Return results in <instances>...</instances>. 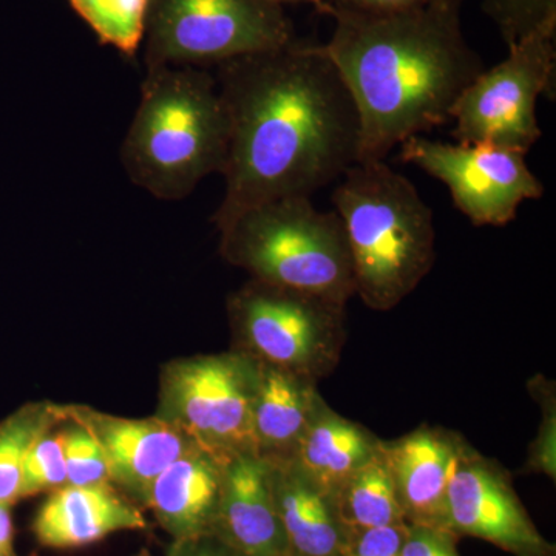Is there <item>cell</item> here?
<instances>
[{
  "label": "cell",
  "mask_w": 556,
  "mask_h": 556,
  "mask_svg": "<svg viewBox=\"0 0 556 556\" xmlns=\"http://www.w3.org/2000/svg\"><path fill=\"white\" fill-rule=\"evenodd\" d=\"M215 79L228 118L218 229L265 201L313 197L358 163L356 104L321 43L237 58Z\"/></svg>",
  "instance_id": "1"
},
{
  "label": "cell",
  "mask_w": 556,
  "mask_h": 556,
  "mask_svg": "<svg viewBox=\"0 0 556 556\" xmlns=\"http://www.w3.org/2000/svg\"><path fill=\"white\" fill-rule=\"evenodd\" d=\"M466 0L388 16H338L324 43L361 119L358 161H382L408 138L444 126L484 72L463 30Z\"/></svg>",
  "instance_id": "2"
},
{
  "label": "cell",
  "mask_w": 556,
  "mask_h": 556,
  "mask_svg": "<svg viewBox=\"0 0 556 556\" xmlns=\"http://www.w3.org/2000/svg\"><path fill=\"white\" fill-rule=\"evenodd\" d=\"M353 263L354 295L369 309L396 308L437 262L433 212L387 161H358L332 192Z\"/></svg>",
  "instance_id": "3"
},
{
  "label": "cell",
  "mask_w": 556,
  "mask_h": 556,
  "mask_svg": "<svg viewBox=\"0 0 556 556\" xmlns=\"http://www.w3.org/2000/svg\"><path fill=\"white\" fill-rule=\"evenodd\" d=\"M228 118L217 79L204 68L148 70L137 113L121 148L135 185L163 201L186 199L222 174Z\"/></svg>",
  "instance_id": "4"
},
{
  "label": "cell",
  "mask_w": 556,
  "mask_h": 556,
  "mask_svg": "<svg viewBox=\"0 0 556 556\" xmlns=\"http://www.w3.org/2000/svg\"><path fill=\"white\" fill-rule=\"evenodd\" d=\"M222 251L254 280L345 305L353 263L342 222L311 197H283L240 212L219 228Z\"/></svg>",
  "instance_id": "5"
},
{
  "label": "cell",
  "mask_w": 556,
  "mask_h": 556,
  "mask_svg": "<svg viewBox=\"0 0 556 556\" xmlns=\"http://www.w3.org/2000/svg\"><path fill=\"white\" fill-rule=\"evenodd\" d=\"M294 39L276 0H150L142 46L146 70H206Z\"/></svg>",
  "instance_id": "6"
},
{
  "label": "cell",
  "mask_w": 556,
  "mask_h": 556,
  "mask_svg": "<svg viewBox=\"0 0 556 556\" xmlns=\"http://www.w3.org/2000/svg\"><path fill=\"white\" fill-rule=\"evenodd\" d=\"M240 353L303 378H327L346 340L345 305L252 280L229 303Z\"/></svg>",
  "instance_id": "7"
},
{
  "label": "cell",
  "mask_w": 556,
  "mask_h": 556,
  "mask_svg": "<svg viewBox=\"0 0 556 556\" xmlns=\"http://www.w3.org/2000/svg\"><path fill=\"white\" fill-rule=\"evenodd\" d=\"M556 36L536 35L508 47L506 60L484 70L453 108L457 144L529 150L540 141L536 105L555 98Z\"/></svg>",
  "instance_id": "8"
},
{
  "label": "cell",
  "mask_w": 556,
  "mask_h": 556,
  "mask_svg": "<svg viewBox=\"0 0 556 556\" xmlns=\"http://www.w3.org/2000/svg\"><path fill=\"white\" fill-rule=\"evenodd\" d=\"M255 383L257 362L243 353L178 362L167 369L164 382L167 420L222 459L257 456Z\"/></svg>",
  "instance_id": "9"
},
{
  "label": "cell",
  "mask_w": 556,
  "mask_h": 556,
  "mask_svg": "<svg viewBox=\"0 0 556 556\" xmlns=\"http://www.w3.org/2000/svg\"><path fill=\"white\" fill-rule=\"evenodd\" d=\"M527 153L492 144H450L419 135L402 142L399 159L447 186L453 204L471 225L503 228L525 201L540 200L543 182Z\"/></svg>",
  "instance_id": "10"
},
{
  "label": "cell",
  "mask_w": 556,
  "mask_h": 556,
  "mask_svg": "<svg viewBox=\"0 0 556 556\" xmlns=\"http://www.w3.org/2000/svg\"><path fill=\"white\" fill-rule=\"evenodd\" d=\"M447 529L486 541L514 556H556L519 500L510 478L477 450L460 464L447 495Z\"/></svg>",
  "instance_id": "11"
},
{
  "label": "cell",
  "mask_w": 556,
  "mask_h": 556,
  "mask_svg": "<svg viewBox=\"0 0 556 556\" xmlns=\"http://www.w3.org/2000/svg\"><path fill=\"white\" fill-rule=\"evenodd\" d=\"M405 521L447 529V495L457 468L475 448L455 431L427 424L380 444Z\"/></svg>",
  "instance_id": "12"
},
{
  "label": "cell",
  "mask_w": 556,
  "mask_h": 556,
  "mask_svg": "<svg viewBox=\"0 0 556 556\" xmlns=\"http://www.w3.org/2000/svg\"><path fill=\"white\" fill-rule=\"evenodd\" d=\"M73 420L93 434L104 455L110 481L146 501L150 485L195 445L167 419H124L94 412H72Z\"/></svg>",
  "instance_id": "13"
},
{
  "label": "cell",
  "mask_w": 556,
  "mask_h": 556,
  "mask_svg": "<svg viewBox=\"0 0 556 556\" xmlns=\"http://www.w3.org/2000/svg\"><path fill=\"white\" fill-rule=\"evenodd\" d=\"M215 532L243 556H294L274 504L265 460L251 455L229 460Z\"/></svg>",
  "instance_id": "14"
},
{
  "label": "cell",
  "mask_w": 556,
  "mask_h": 556,
  "mask_svg": "<svg viewBox=\"0 0 556 556\" xmlns=\"http://www.w3.org/2000/svg\"><path fill=\"white\" fill-rule=\"evenodd\" d=\"M228 463L195 444L150 485L146 503L178 541L217 529Z\"/></svg>",
  "instance_id": "15"
},
{
  "label": "cell",
  "mask_w": 556,
  "mask_h": 556,
  "mask_svg": "<svg viewBox=\"0 0 556 556\" xmlns=\"http://www.w3.org/2000/svg\"><path fill=\"white\" fill-rule=\"evenodd\" d=\"M144 527L141 511L110 484L64 485L54 490L33 525L39 543L54 548L83 547L121 530Z\"/></svg>",
  "instance_id": "16"
},
{
  "label": "cell",
  "mask_w": 556,
  "mask_h": 556,
  "mask_svg": "<svg viewBox=\"0 0 556 556\" xmlns=\"http://www.w3.org/2000/svg\"><path fill=\"white\" fill-rule=\"evenodd\" d=\"M255 362L252 420L257 456L269 464L291 463L324 397L314 380Z\"/></svg>",
  "instance_id": "17"
},
{
  "label": "cell",
  "mask_w": 556,
  "mask_h": 556,
  "mask_svg": "<svg viewBox=\"0 0 556 556\" xmlns=\"http://www.w3.org/2000/svg\"><path fill=\"white\" fill-rule=\"evenodd\" d=\"M268 464L270 493L294 556H343L350 530L334 497L308 481L292 464Z\"/></svg>",
  "instance_id": "18"
},
{
  "label": "cell",
  "mask_w": 556,
  "mask_h": 556,
  "mask_svg": "<svg viewBox=\"0 0 556 556\" xmlns=\"http://www.w3.org/2000/svg\"><path fill=\"white\" fill-rule=\"evenodd\" d=\"M382 439L321 402L300 441L292 466L334 497L340 486L379 453Z\"/></svg>",
  "instance_id": "19"
},
{
  "label": "cell",
  "mask_w": 556,
  "mask_h": 556,
  "mask_svg": "<svg viewBox=\"0 0 556 556\" xmlns=\"http://www.w3.org/2000/svg\"><path fill=\"white\" fill-rule=\"evenodd\" d=\"M334 503L340 521L348 530L375 529L407 522L382 448H379L378 455L367 466L357 470L340 486Z\"/></svg>",
  "instance_id": "20"
},
{
  "label": "cell",
  "mask_w": 556,
  "mask_h": 556,
  "mask_svg": "<svg viewBox=\"0 0 556 556\" xmlns=\"http://www.w3.org/2000/svg\"><path fill=\"white\" fill-rule=\"evenodd\" d=\"M102 46L135 60L142 46L150 0H67Z\"/></svg>",
  "instance_id": "21"
},
{
  "label": "cell",
  "mask_w": 556,
  "mask_h": 556,
  "mask_svg": "<svg viewBox=\"0 0 556 556\" xmlns=\"http://www.w3.org/2000/svg\"><path fill=\"white\" fill-rule=\"evenodd\" d=\"M50 422L49 408L25 407L0 424V504L21 500L25 459Z\"/></svg>",
  "instance_id": "22"
},
{
  "label": "cell",
  "mask_w": 556,
  "mask_h": 556,
  "mask_svg": "<svg viewBox=\"0 0 556 556\" xmlns=\"http://www.w3.org/2000/svg\"><path fill=\"white\" fill-rule=\"evenodd\" d=\"M482 11L507 49L536 33L556 36V0H482Z\"/></svg>",
  "instance_id": "23"
},
{
  "label": "cell",
  "mask_w": 556,
  "mask_h": 556,
  "mask_svg": "<svg viewBox=\"0 0 556 556\" xmlns=\"http://www.w3.org/2000/svg\"><path fill=\"white\" fill-rule=\"evenodd\" d=\"M67 485L64 431L51 434L50 428L33 444L22 470L21 497Z\"/></svg>",
  "instance_id": "24"
},
{
  "label": "cell",
  "mask_w": 556,
  "mask_h": 556,
  "mask_svg": "<svg viewBox=\"0 0 556 556\" xmlns=\"http://www.w3.org/2000/svg\"><path fill=\"white\" fill-rule=\"evenodd\" d=\"M67 485L110 484L108 464L100 444L83 424L64 430Z\"/></svg>",
  "instance_id": "25"
},
{
  "label": "cell",
  "mask_w": 556,
  "mask_h": 556,
  "mask_svg": "<svg viewBox=\"0 0 556 556\" xmlns=\"http://www.w3.org/2000/svg\"><path fill=\"white\" fill-rule=\"evenodd\" d=\"M530 393L536 399L543 412V420L538 428L535 441L532 442L529 450V459H527L526 470L533 473L546 475L555 481L556 459H555V439H556V404L555 386L548 382L543 376H535V379L529 382Z\"/></svg>",
  "instance_id": "26"
},
{
  "label": "cell",
  "mask_w": 556,
  "mask_h": 556,
  "mask_svg": "<svg viewBox=\"0 0 556 556\" xmlns=\"http://www.w3.org/2000/svg\"><path fill=\"white\" fill-rule=\"evenodd\" d=\"M408 527L407 522H402L375 529L350 530L343 556H402Z\"/></svg>",
  "instance_id": "27"
},
{
  "label": "cell",
  "mask_w": 556,
  "mask_h": 556,
  "mask_svg": "<svg viewBox=\"0 0 556 556\" xmlns=\"http://www.w3.org/2000/svg\"><path fill=\"white\" fill-rule=\"evenodd\" d=\"M437 0H321L318 13L327 16H388L430 5Z\"/></svg>",
  "instance_id": "28"
},
{
  "label": "cell",
  "mask_w": 556,
  "mask_h": 556,
  "mask_svg": "<svg viewBox=\"0 0 556 556\" xmlns=\"http://www.w3.org/2000/svg\"><path fill=\"white\" fill-rule=\"evenodd\" d=\"M457 541L448 530L409 526L402 556H460Z\"/></svg>",
  "instance_id": "29"
},
{
  "label": "cell",
  "mask_w": 556,
  "mask_h": 556,
  "mask_svg": "<svg viewBox=\"0 0 556 556\" xmlns=\"http://www.w3.org/2000/svg\"><path fill=\"white\" fill-rule=\"evenodd\" d=\"M170 556H243L237 548L230 546L217 532L206 535L179 540L178 546Z\"/></svg>",
  "instance_id": "30"
},
{
  "label": "cell",
  "mask_w": 556,
  "mask_h": 556,
  "mask_svg": "<svg viewBox=\"0 0 556 556\" xmlns=\"http://www.w3.org/2000/svg\"><path fill=\"white\" fill-rule=\"evenodd\" d=\"M0 554L14 556L13 522H11L9 504H0Z\"/></svg>",
  "instance_id": "31"
},
{
  "label": "cell",
  "mask_w": 556,
  "mask_h": 556,
  "mask_svg": "<svg viewBox=\"0 0 556 556\" xmlns=\"http://www.w3.org/2000/svg\"><path fill=\"white\" fill-rule=\"evenodd\" d=\"M276 2H280L281 3V0H276ZM305 2L313 3V5L316 7L317 11H318V9H320L321 0H305Z\"/></svg>",
  "instance_id": "32"
},
{
  "label": "cell",
  "mask_w": 556,
  "mask_h": 556,
  "mask_svg": "<svg viewBox=\"0 0 556 556\" xmlns=\"http://www.w3.org/2000/svg\"><path fill=\"white\" fill-rule=\"evenodd\" d=\"M0 556H5V555L0 554Z\"/></svg>",
  "instance_id": "33"
}]
</instances>
